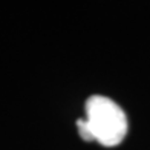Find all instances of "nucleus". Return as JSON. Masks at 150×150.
I'll return each instance as SVG.
<instances>
[{
	"label": "nucleus",
	"mask_w": 150,
	"mask_h": 150,
	"mask_svg": "<svg viewBox=\"0 0 150 150\" xmlns=\"http://www.w3.org/2000/svg\"><path fill=\"white\" fill-rule=\"evenodd\" d=\"M77 127L84 141L115 147L127 133V118L115 101L103 95H93L86 101V120H78Z\"/></svg>",
	"instance_id": "nucleus-1"
}]
</instances>
